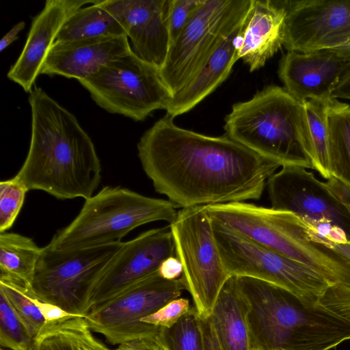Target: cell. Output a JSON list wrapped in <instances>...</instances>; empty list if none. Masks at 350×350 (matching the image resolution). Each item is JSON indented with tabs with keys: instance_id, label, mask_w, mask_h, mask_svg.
<instances>
[{
	"instance_id": "cell-4",
	"label": "cell",
	"mask_w": 350,
	"mask_h": 350,
	"mask_svg": "<svg viewBox=\"0 0 350 350\" xmlns=\"http://www.w3.org/2000/svg\"><path fill=\"white\" fill-rule=\"evenodd\" d=\"M225 135L281 167L311 169L312 152L304 105L284 89L269 85L232 106Z\"/></svg>"
},
{
	"instance_id": "cell-20",
	"label": "cell",
	"mask_w": 350,
	"mask_h": 350,
	"mask_svg": "<svg viewBox=\"0 0 350 350\" xmlns=\"http://www.w3.org/2000/svg\"><path fill=\"white\" fill-rule=\"evenodd\" d=\"M285 16L279 0H253L237 53L250 72L263 67L283 46Z\"/></svg>"
},
{
	"instance_id": "cell-8",
	"label": "cell",
	"mask_w": 350,
	"mask_h": 350,
	"mask_svg": "<svg viewBox=\"0 0 350 350\" xmlns=\"http://www.w3.org/2000/svg\"><path fill=\"white\" fill-rule=\"evenodd\" d=\"M79 82L99 107L135 121L144 120L155 110H166L171 99L159 70L132 51Z\"/></svg>"
},
{
	"instance_id": "cell-37",
	"label": "cell",
	"mask_w": 350,
	"mask_h": 350,
	"mask_svg": "<svg viewBox=\"0 0 350 350\" xmlns=\"http://www.w3.org/2000/svg\"><path fill=\"white\" fill-rule=\"evenodd\" d=\"M325 183L350 214V186L335 177L327 180Z\"/></svg>"
},
{
	"instance_id": "cell-36",
	"label": "cell",
	"mask_w": 350,
	"mask_h": 350,
	"mask_svg": "<svg viewBox=\"0 0 350 350\" xmlns=\"http://www.w3.org/2000/svg\"><path fill=\"white\" fill-rule=\"evenodd\" d=\"M110 350V349H109ZM113 350H163L157 338L141 337L123 342Z\"/></svg>"
},
{
	"instance_id": "cell-44",
	"label": "cell",
	"mask_w": 350,
	"mask_h": 350,
	"mask_svg": "<svg viewBox=\"0 0 350 350\" xmlns=\"http://www.w3.org/2000/svg\"><path fill=\"white\" fill-rule=\"evenodd\" d=\"M0 350H8V349H3V347H1Z\"/></svg>"
},
{
	"instance_id": "cell-43",
	"label": "cell",
	"mask_w": 350,
	"mask_h": 350,
	"mask_svg": "<svg viewBox=\"0 0 350 350\" xmlns=\"http://www.w3.org/2000/svg\"><path fill=\"white\" fill-rule=\"evenodd\" d=\"M84 350H109V349L93 337L86 345Z\"/></svg>"
},
{
	"instance_id": "cell-27",
	"label": "cell",
	"mask_w": 350,
	"mask_h": 350,
	"mask_svg": "<svg viewBox=\"0 0 350 350\" xmlns=\"http://www.w3.org/2000/svg\"><path fill=\"white\" fill-rule=\"evenodd\" d=\"M0 293L7 298L31 336L36 338L44 329L47 323L33 303L29 288L18 281L0 278Z\"/></svg>"
},
{
	"instance_id": "cell-26",
	"label": "cell",
	"mask_w": 350,
	"mask_h": 350,
	"mask_svg": "<svg viewBox=\"0 0 350 350\" xmlns=\"http://www.w3.org/2000/svg\"><path fill=\"white\" fill-rule=\"evenodd\" d=\"M93 337L84 317L73 315L47 323L35 338L36 350H84Z\"/></svg>"
},
{
	"instance_id": "cell-11",
	"label": "cell",
	"mask_w": 350,
	"mask_h": 350,
	"mask_svg": "<svg viewBox=\"0 0 350 350\" xmlns=\"http://www.w3.org/2000/svg\"><path fill=\"white\" fill-rule=\"evenodd\" d=\"M252 0H204L170 44L159 70L171 98L196 75L221 37Z\"/></svg>"
},
{
	"instance_id": "cell-32",
	"label": "cell",
	"mask_w": 350,
	"mask_h": 350,
	"mask_svg": "<svg viewBox=\"0 0 350 350\" xmlns=\"http://www.w3.org/2000/svg\"><path fill=\"white\" fill-rule=\"evenodd\" d=\"M192 308L188 299L178 297L143 318L141 321L161 327L170 328L189 312Z\"/></svg>"
},
{
	"instance_id": "cell-6",
	"label": "cell",
	"mask_w": 350,
	"mask_h": 350,
	"mask_svg": "<svg viewBox=\"0 0 350 350\" xmlns=\"http://www.w3.org/2000/svg\"><path fill=\"white\" fill-rule=\"evenodd\" d=\"M124 242L70 250L42 247L29 291L64 311L85 317L93 291Z\"/></svg>"
},
{
	"instance_id": "cell-17",
	"label": "cell",
	"mask_w": 350,
	"mask_h": 350,
	"mask_svg": "<svg viewBox=\"0 0 350 350\" xmlns=\"http://www.w3.org/2000/svg\"><path fill=\"white\" fill-rule=\"evenodd\" d=\"M96 1L47 0L42 11L33 18L25 46L9 70L8 78L30 93L65 21L83 5Z\"/></svg>"
},
{
	"instance_id": "cell-24",
	"label": "cell",
	"mask_w": 350,
	"mask_h": 350,
	"mask_svg": "<svg viewBox=\"0 0 350 350\" xmlns=\"http://www.w3.org/2000/svg\"><path fill=\"white\" fill-rule=\"evenodd\" d=\"M330 157L334 176L350 186V105L331 99L328 107Z\"/></svg>"
},
{
	"instance_id": "cell-34",
	"label": "cell",
	"mask_w": 350,
	"mask_h": 350,
	"mask_svg": "<svg viewBox=\"0 0 350 350\" xmlns=\"http://www.w3.org/2000/svg\"><path fill=\"white\" fill-rule=\"evenodd\" d=\"M321 306L350 321V287L330 285L318 301Z\"/></svg>"
},
{
	"instance_id": "cell-1",
	"label": "cell",
	"mask_w": 350,
	"mask_h": 350,
	"mask_svg": "<svg viewBox=\"0 0 350 350\" xmlns=\"http://www.w3.org/2000/svg\"><path fill=\"white\" fill-rule=\"evenodd\" d=\"M174 119L166 113L137 144L142 168L157 192L182 208L260 198L278 163L225 134L198 133Z\"/></svg>"
},
{
	"instance_id": "cell-15",
	"label": "cell",
	"mask_w": 350,
	"mask_h": 350,
	"mask_svg": "<svg viewBox=\"0 0 350 350\" xmlns=\"http://www.w3.org/2000/svg\"><path fill=\"white\" fill-rule=\"evenodd\" d=\"M121 25L131 40V51L160 70L170 46L169 0H98Z\"/></svg>"
},
{
	"instance_id": "cell-29",
	"label": "cell",
	"mask_w": 350,
	"mask_h": 350,
	"mask_svg": "<svg viewBox=\"0 0 350 350\" xmlns=\"http://www.w3.org/2000/svg\"><path fill=\"white\" fill-rule=\"evenodd\" d=\"M0 345L11 350H36L35 338L0 293Z\"/></svg>"
},
{
	"instance_id": "cell-31",
	"label": "cell",
	"mask_w": 350,
	"mask_h": 350,
	"mask_svg": "<svg viewBox=\"0 0 350 350\" xmlns=\"http://www.w3.org/2000/svg\"><path fill=\"white\" fill-rule=\"evenodd\" d=\"M204 0H169L167 23L170 44L180 35Z\"/></svg>"
},
{
	"instance_id": "cell-41",
	"label": "cell",
	"mask_w": 350,
	"mask_h": 350,
	"mask_svg": "<svg viewBox=\"0 0 350 350\" xmlns=\"http://www.w3.org/2000/svg\"><path fill=\"white\" fill-rule=\"evenodd\" d=\"M25 26L24 21H20L16 24L1 40L0 52L5 50L9 45L18 38V33L22 31Z\"/></svg>"
},
{
	"instance_id": "cell-40",
	"label": "cell",
	"mask_w": 350,
	"mask_h": 350,
	"mask_svg": "<svg viewBox=\"0 0 350 350\" xmlns=\"http://www.w3.org/2000/svg\"><path fill=\"white\" fill-rule=\"evenodd\" d=\"M200 321L203 335L204 350H220L213 325L208 317L200 318Z\"/></svg>"
},
{
	"instance_id": "cell-25",
	"label": "cell",
	"mask_w": 350,
	"mask_h": 350,
	"mask_svg": "<svg viewBox=\"0 0 350 350\" xmlns=\"http://www.w3.org/2000/svg\"><path fill=\"white\" fill-rule=\"evenodd\" d=\"M330 100L311 99L303 103L312 152L311 169L317 171L326 180L334 176L328 127V107Z\"/></svg>"
},
{
	"instance_id": "cell-19",
	"label": "cell",
	"mask_w": 350,
	"mask_h": 350,
	"mask_svg": "<svg viewBox=\"0 0 350 350\" xmlns=\"http://www.w3.org/2000/svg\"><path fill=\"white\" fill-rule=\"evenodd\" d=\"M131 51L127 36L54 42L40 74L82 80Z\"/></svg>"
},
{
	"instance_id": "cell-2",
	"label": "cell",
	"mask_w": 350,
	"mask_h": 350,
	"mask_svg": "<svg viewBox=\"0 0 350 350\" xmlns=\"http://www.w3.org/2000/svg\"><path fill=\"white\" fill-rule=\"evenodd\" d=\"M31 139L15 176L28 190L44 191L59 200L92 197L101 179L94 145L76 117L35 87L28 98Z\"/></svg>"
},
{
	"instance_id": "cell-9",
	"label": "cell",
	"mask_w": 350,
	"mask_h": 350,
	"mask_svg": "<svg viewBox=\"0 0 350 350\" xmlns=\"http://www.w3.org/2000/svg\"><path fill=\"white\" fill-rule=\"evenodd\" d=\"M212 221V220H211ZM215 239L230 276H247L277 285L319 303L330 284L306 265L212 221Z\"/></svg>"
},
{
	"instance_id": "cell-16",
	"label": "cell",
	"mask_w": 350,
	"mask_h": 350,
	"mask_svg": "<svg viewBox=\"0 0 350 350\" xmlns=\"http://www.w3.org/2000/svg\"><path fill=\"white\" fill-rule=\"evenodd\" d=\"M348 63L327 49L287 51L280 61L278 74L284 89L299 102L327 100L332 99Z\"/></svg>"
},
{
	"instance_id": "cell-12",
	"label": "cell",
	"mask_w": 350,
	"mask_h": 350,
	"mask_svg": "<svg viewBox=\"0 0 350 350\" xmlns=\"http://www.w3.org/2000/svg\"><path fill=\"white\" fill-rule=\"evenodd\" d=\"M308 168L286 165L270 176L267 187L271 208L287 211L317 225L342 230L350 241V214L325 182Z\"/></svg>"
},
{
	"instance_id": "cell-10",
	"label": "cell",
	"mask_w": 350,
	"mask_h": 350,
	"mask_svg": "<svg viewBox=\"0 0 350 350\" xmlns=\"http://www.w3.org/2000/svg\"><path fill=\"white\" fill-rule=\"evenodd\" d=\"M186 290L181 277L166 280L159 271L115 297L93 306L85 320L92 332L99 333L111 345L126 340L159 336L161 327L141 320Z\"/></svg>"
},
{
	"instance_id": "cell-5",
	"label": "cell",
	"mask_w": 350,
	"mask_h": 350,
	"mask_svg": "<svg viewBox=\"0 0 350 350\" xmlns=\"http://www.w3.org/2000/svg\"><path fill=\"white\" fill-rule=\"evenodd\" d=\"M177 213L176 206L168 200L105 186L85 200L77 216L59 230L49 244L57 250H70L119 243L143 224L157 221L172 224Z\"/></svg>"
},
{
	"instance_id": "cell-35",
	"label": "cell",
	"mask_w": 350,
	"mask_h": 350,
	"mask_svg": "<svg viewBox=\"0 0 350 350\" xmlns=\"http://www.w3.org/2000/svg\"><path fill=\"white\" fill-rule=\"evenodd\" d=\"M32 299L33 303L38 306L47 323L57 321L64 318L75 315L64 311L53 304L47 303L37 298L33 294Z\"/></svg>"
},
{
	"instance_id": "cell-42",
	"label": "cell",
	"mask_w": 350,
	"mask_h": 350,
	"mask_svg": "<svg viewBox=\"0 0 350 350\" xmlns=\"http://www.w3.org/2000/svg\"><path fill=\"white\" fill-rule=\"evenodd\" d=\"M326 49L335 53L345 61L350 62V36Z\"/></svg>"
},
{
	"instance_id": "cell-22",
	"label": "cell",
	"mask_w": 350,
	"mask_h": 350,
	"mask_svg": "<svg viewBox=\"0 0 350 350\" xmlns=\"http://www.w3.org/2000/svg\"><path fill=\"white\" fill-rule=\"evenodd\" d=\"M42 247L29 237L0 233V278L18 281L28 288L33 281Z\"/></svg>"
},
{
	"instance_id": "cell-23",
	"label": "cell",
	"mask_w": 350,
	"mask_h": 350,
	"mask_svg": "<svg viewBox=\"0 0 350 350\" xmlns=\"http://www.w3.org/2000/svg\"><path fill=\"white\" fill-rule=\"evenodd\" d=\"M97 1L71 14L62 25L55 42L127 36L118 21Z\"/></svg>"
},
{
	"instance_id": "cell-18",
	"label": "cell",
	"mask_w": 350,
	"mask_h": 350,
	"mask_svg": "<svg viewBox=\"0 0 350 350\" xmlns=\"http://www.w3.org/2000/svg\"><path fill=\"white\" fill-rule=\"evenodd\" d=\"M253 0L226 31L192 80L171 98L166 113L175 118L189 111L230 75L237 57L243 29Z\"/></svg>"
},
{
	"instance_id": "cell-33",
	"label": "cell",
	"mask_w": 350,
	"mask_h": 350,
	"mask_svg": "<svg viewBox=\"0 0 350 350\" xmlns=\"http://www.w3.org/2000/svg\"><path fill=\"white\" fill-rule=\"evenodd\" d=\"M309 237L313 241L323 245L350 260V241L345 232L337 228L329 227L314 230L305 225Z\"/></svg>"
},
{
	"instance_id": "cell-7",
	"label": "cell",
	"mask_w": 350,
	"mask_h": 350,
	"mask_svg": "<svg viewBox=\"0 0 350 350\" xmlns=\"http://www.w3.org/2000/svg\"><path fill=\"white\" fill-rule=\"evenodd\" d=\"M183 279L200 318L208 317L230 277L222 262L205 206L183 208L170 224Z\"/></svg>"
},
{
	"instance_id": "cell-21",
	"label": "cell",
	"mask_w": 350,
	"mask_h": 350,
	"mask_svg": "<svg viewBox=\"0 0 350 350\" xmlns=\"http://www.w3.org/2000/svg\"><path fill=\"white\" fill-rule=\"evenodd\" d=\"M248 304L232 275L222 286L208 316L220 350H251Z\"/></svg>"
},
{
	"instance_id": "cell-39",
	"label": "cell",
	"mask_w": 350,
	"mask_h": 350,
	"mask_svg": "<svg viewBox=\"0 0 350 350\" xmlns=\"http://www.w3.org/2000/svg\"><path fill=\"white\" fill-rule=\"evenodd\" d=\"M331 97L332 99L342 98L350 100V62L334 87Z\"/></svg>"
},
{
	"instance_id": "cell-13",
	"label": "cell",
	"mask_w": 350,
	"mask_h": 350,
	"mask_svg": "<svg viewBox=\"0 0 350 350\" xmlns=\"http://www.w3.org/2000/svg\"><path fill=\"white\" fill-rule=\"evenodd\" d=\"M286 16L283 46L307 53L350 36V0H279Z\"/></svg>"
},
{
	"instance_id": "cell-30",
	"label": "cell",
	"mask_w": 350,
	"mask_h": 350,
	"mask_svg": "<svg viewBox=\"0 0 350 350\" xmlns=\"http://www.w3.org/2000/svg\"><path fill=\"white\" fill-rule=\"evenodd\" d=\"M28 191L16 176L0 183V233L12 226Z\"/></svg>"
},
{
	"instance_id": "cell-38",
	"label": "cell",
	"mask_w": 350,
	"mask_h": 350,
	"mask_svg": "<svg viewBox=\"0 0 350 350\" xmlns=\"http://www.w3.org/2000/svg\"><path fill=\"white\" fill-rule=\"evenodd\" d=\"M159 273L166 280H176L181 277L183 265L180 260L174 256L165 259L161 265Z\"/></svg>"
},
{
	"instance_id": "cell-3",
	"label": "cell",
	"mask_w": 350,
	"mask_h": 350,
	"mask_svg": "<svg viewBox=\"0 0 350 350\" xmlns=\"http://www.w3.org/2000/svg\"><path fill=\"white\" fill-rule=\"evenodd\" d=\"M248 304L251 350H329L350 339V321L271 283L236 276Z\"/></svg>"
},
{
	"instance_id": "cell-28",
	"label": "cell",
	"mask_w": 350,
	"mask_h": 350,
	"mask_svg": "<svg viewBox=\"0 0 350 350\" xmlns=\"http://www.w3.org/2000/svg\"><path fill=\"white\" fill-rule=\"evenodd\" d=\"M158 340L163 350H204L200 318L194 307L172 327H161Z\"/></svg>"
},
{
	"instance_id": "cell-14",
	"label": "cell",
	"mask_w": 350,
	"mask_h": 350,
	"mask_svg": "<svg viewBox=\"0 0 350 350\" xmlns=\"http://www.w3.org/2000/svg\"><path fill=\"white\" fill-rule=\"evenodd\" d=\"M176 254L170 228H154L124 243L97 282L90 309L159 271Z\"/></svg>"
}]
</instances>
